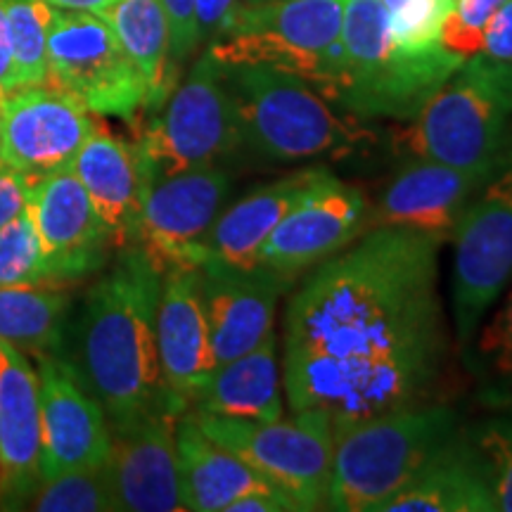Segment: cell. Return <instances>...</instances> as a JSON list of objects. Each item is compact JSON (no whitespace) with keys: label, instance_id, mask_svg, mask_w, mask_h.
<instances>
[{"label":"cell","instance_id":"1","mask_svg":"<svg viewBox=\"0 0 512 512\" xmlns=\"http://www.w3.org/2000/svg\"><path fill=\"white\" fill-rule=\"evenodd\" d=\"M441 245L422 230L373 228L316 266L285 313L292 413L323 411L335 432L425 399L446 354Z\"/></svg>","mask_w":512,"mask_h":512},{"label":"cell","instance_id":"2","mask_svg":"<svg viewBox=\"0 0 512 512\" xmlns=\"http://www.w3.org/2000/svg\"><path fill=\"white\" fill-rule=\"evenodd\" d=\"M162 271L143 247L119 256L88 290L62 358L91 392L107 422L124 427L150 413H185L166 387L157 349V304Z\"/></svg>","mask_w":512,"mask_h":512},{"label":"cell","instance_id":"3","mask_svg":"<svg viewBox=\"0 0 512 512\" xmlns=\"http://www.w3.org/2000/svg\"><path fill=\"white\" fill-rule=\"evenodd\" d=\"M223 76L238 112L242 155L268 164H297L349 155L373 143L375 136L361 119L342 117L299 76L264 64H233L223 67Z\"/></svg>","mask_w":512,"mask_h":512},{"label":"cell","instance_id":"4","mask_svg":"<svg viewBox=\"0 0 512 512\" xmlns=\"http://www.w3.org/2000/svg\"><path fill=\"white\" fill-rule=\"evenodd\" d=\"M342 74L332 105L358 119L411 121L465 57L444 43L408 50L394 41L382 0H347L342 17Z\"/></svg>","mask_w":512,"mask_h":512},{"label":"cell","instance_id":"5","mask_svg":"<svg viewBox=\"0 0 512 512\" xmlns=\"http://www.w3.org/2000/svg\"><path fill=\"white\" fill-rule=\"evenodd\" d=\"M460 427L444 403H413L335 430L328 510L380 512Z\"/></svg>","mask_w":512,"mask_h":512},{"label":"cell","instance_id":"6","mask_svg":"<svg viewBox=\"0 0 512 512\" xmlns=\"http://www.w3.org/2000/svg\"><path fill=\"white\" fill-rule=\"evenodd\" d=\"M347 0H235L207 53L223 67L264 64L299 76L335 98L342 74V17Z\"/></svg>","mask_w":512,"mask_h":512},{"label":"cell","instance_id":"7","mask_svg":"<svg viewBox=\"0 0 512 512\" xmlns=\"http://www.w3.org/2000/svg\"><path fill=\"white\" fill-rule=\"evenodd\" d=\"M512 121V62L482 53L463 64L396 136L408 155L458 169H494Z\"/></svg>","mask_w":512,"mask_h":512},{"label":"cell","instance_id":"8","mask_svg":"<svg viewBox=\"0 0 512 512\" xmlns=\"http://www.w3.org/2000/svg\"><path fill=\"white\" fill-rule=\"evenodd\" d=\"M147 181L242 155V133L223 67L207 50L136 138Z\"/></svg>","mask_w":512,"mask_h":512},{"label":"cell","instance_id":"9","mask_svg":"<svg viewBox=\"0 0 512 512\" xmlns=\"http://www.w3.org/2000/svg\"><path fill=\"white\" fill-rule=\"evenodd\" d=\"M192 415L211 441L292 496L302 512L328 510L335 434L323 411H299L290 420Z\"/></svg>","mask_w":512,"mask_h":512},{"label":"cell","instance_id":"10","mask_svg":"<svg viewBox=\"0 0 512 512\" xmlns=\"http://www.w3.org/2000/svg\"><path fill=\"white\" fill-rule=\"evenodd\" d=\"M451 304L463 351L512 278V133L453 233Z\"/></svg>","mask_w":512,"mask_h":512},{"label":"cell","instance_id":"11","mask_svg":"<svg viewBox=\"0 0 512 512\" xmlns=\"http://www.w3.org/2000/svg\"><path fill=\"white\" fill-rule=\"evenodd\" d=\"M48 86L91 114L131 121L145 107V81L102 15L57 10L48 31Z\"/></svg>","mask_w":512,"mask_h":512},{"label":"cell","instance_id":"12","mask_svg":"<svg viewBox=\"0 0 512 512\" xmlns=\"http://www.w3.org/2000/svg\"><path fill=\"white\" fill-rule=\"evenodd\" d=\"M230 190L221 164L197 166L162 176L147 185L133 245L159 266L200 268L209 259L207 238Z\"/></svg>","mask_w":512,"mask_h":512},{"label":"cell","instance_id":"13","mask_svg":"<svg viewBox=\"0 0 512 512\" xmlns=\"http://www.w3.org/2000/svg\"><path fill=\"white\" fill-rule=\"evenodd\" d=\"M93 128V114L60 88H17L0 98V164L29 183L72 169Z\"/></svg>","mask_w":512,"mask_h":512},{"label":"cell","instance_id":"14","mask_svg":"<svg viewBox=\"0 0 512 512\" xmlns=\"http://www.w3.org/2000/svg\"><path fill=\"white\" fill-rule=\"evenodd\" d=\"M27 211L41 242L48 287L98 273L112 249H117L112 230L100 219L72 169L31 183Z\"/></svg>","mask_w":512,"mask_h":512},{"label":"cell","instance_id":"15","mask_svg":"<svg viewBox=\"0 0 512 512\" xmlns=\"http://www.w3.org/2000/svg\"><path fill=\"white\" fill-rule=\"evenodd\" d=\"M370 230V202L356 185L328 174L306 192L261 245L256 264L299 278Z\"/></svg>","mask_w":512,"mask_h":512},{"label":"cell","instance_id":"16","mask_svg":"<svg viewBox=\"0 0 512 512\" xmlns=\"http://www.w3.org/2000/svg\"><path fill=\"white\" fill-rule=\"evenodd\" d=\"M297 283L294 275L268 266H230L207 259L200 266V297L216 366L233 361L273 330L280 297Z\"/></svg>","mask_w":512,"mask_h":512},{"label":"cell","instance_id":"17","mask_svg":"<svg viewBox=\"0 0 512 512\" xmlns=\"http://www.w3.org/2000/svg\"><path fill=\"white\" fill-rule=\"evenodd\" d=\"M41 479L102 467L110 453V422L62 356H41Z\"/></svg>","mask_w":512,"mask_h":512},{"label":"cell","instance_id":"18","mask_svg":"<svg viewBox=\"0 0 512 512\" xmlns=\"http://www.w3.org/2000/svg\"><path fill=\"white\" fill-rule=\"evenodd\" d=\"M181 415L150 413L124 427H112L110 453L102 467L112 489L114 510H185L176 453V422Z\"/></svg>","mask_w":512,"mask_h":512},{"label":"cell","instance_id":"19","mask_svg":"<svg viewBox=\"0 0 512 512\" xmlns=\"http://www.w3.org/2000/svg\"><path fill=\"white\" fill-rule=\"evenodd\" d=\"M494 169H458L411 155L384 183L377 202L370 204V230L413 228L448 242L467 204Z\"/></svg>","mask_w":512,"mask_h":512},{"label":"cell","instance_id":"20","mask_svg":"<svg viewBox=\"0 0 512 512\" xmlns=\"http://www.w3.org/2000/svg\"><path fill=\"white\" fill-rule=\"evenodd\" d=\"M41 482V396L31 358L0 339V510H24Z\"/></svg>","mask_w":512,"mask_h":512},{"label":"cell","instance_id":"21","mask_svg":"<svg viewBox=\"0 0 512 512\" xmlns=\"http://www.w3.org/2000/svg\"><path fill=\"white\" fill-rule=\"evenodd\" d=\"M157 349L166 387L190 411L200 387L216 368L200 297V268H169L162 273Z\"/></svg>","mask_w":512,"mask_h":512},{"label":"cell","instance_id":"22","mask_svg":"<svg viewBox=\"0 0 512 512\" xmlns=\"http://www.w3.org/2000/svg\"><path fill=\"white\" fill-rule=\"evenodd\" d=\"M72 171L86 188L100 219L112 230L117 249L133 245L150 185L136 145L95 124L74 159Z\"/></svg>","mask_w":512,"mask_h":512},{"label":"cell","instance_id":"23","mask_svg":"<svg viewBox=\"0 0 512 512\" xmlns=\"http://www.w3.org/2000/svg\"><path fill=\"white\" fill-rule=\"evenodd\" d=\"M328 174L325 166H309L247 192L233 207L221 211L211 226L207 238L209 259L230 266H256V256L268 235Z\"/></svg>","mask_w":512,"mask_h":512},{"label":"cell","instance_id":"24","mask_svg":"<svg viewBox=\"0 0 512 512\" xmlns=\"http://www.w3.org/2000/svg\"><path fill=\"white\" fill-rule=\"evenodd\" d=\"M380 512H496L494 496L463 425L382 503Z\"/></svg>","mask_w":512,"mask_h":512},{"label":"cell","instance_id":"25","mask_svg":"<svg viewBox=\"0 0 512 512\" xmlns=\"http://www.w3.org/2000/svg\"><path fill=\"white\" fill-rule=\"evenodd\" d=\"M176 453L185 510L226 512L242 496L278 489L245 460L211 441L192 411H185L176 422Z\"/></svg>","mask_w":512,"mask_h":512},{"label":"cell","instance_id":"26","mask_svg":"<svg viewBox=\"0 0 512 512\" xmlns=\"http://www.w3.org/2000/svg\"><path fill=\"white\" fill-rule=\"evenodd\" d=\"M190 411L247 420L283 418V373L275 332H268L247 354L211 370Z\"/></svg>","mask_w":512,"mask_h":512},{"label":"cell","instance_id":"27","mask_svg":"<svg viewBox=\"0 0 512 512\" xmlns=\"http://www.w3.org/2000/svg\"><path fill=\"white\" fill-rule=\"evenodd\" d=\"M145 81V110L157 112L174 91L171 36L162 0H117L102 15Z\"/></svg>","mask_w":512,"mask_h":512},{"label":"cell","instance_id":"28","mask_svg":"<svg viewBox=\"0 0 512 512\" xmlns=\"http://www.w3.org/2000/svg\"><path fill=\"white\" fill-rule=\"evenodd\" d=\"M67 332V294L46 285L0 287V339L29 358L62 356Z\"/></svg>","mask_w":512,"mask_h":512},{"label":"cell","instance_id":"29","mask_svg":"<svg viewBox=\"0 0 512 512\" xmlns=\"http://www.w3.org/2000/svg\"><path fill=\"white\" fill-rule=\"evenodd\" d=\"M465 349L467 368L491 408H512V292L505 304Z\"/></svg>","mask_w":512,"mask_h":512},{"label":"cell","instance_id":"30","mask_svg":"<svg viewBox=\"0 0 512 512\" xmlns=\"http://www.w3.org/2000/svg\"><path fill=\"white\" fill-rule=\"evenodd\" d=\"M17 88L48 83V31L55 8L43 0H5Z\"/></svg>","mask_w":512,"mask_h":512},{"label":"cell","instance_id":"31","mask_svg":"<svg viewBox=\"0 0 512 512\" xmlns=\"http://www.w3.org/2000/svg\"><path fill=\"white\" fill-rule=\"evenodd\" d=\"M475 448L496 512H512V408L465 427Z\"/></svg>","mask_w":512,"mask_h":512},{"label":"cell","instance_id":"32","mask_svg":"<svg viewBox=\"0 0 512 512\" xmlns=\"http://www.w3.org/2000/svg\"><path fill=\"white\" fill-rule=\"evenodd\" d=\"M38 512H107L114 510V498L105 467L69 470L41 479L27 505Z\"/></svg>","mask_w":512,"mask_h":512},{"label":"cell","instance_id":"33","mask_svg":"<svg viewBox=\"0 0 512 512\" xmlns=\"http://www.w3.org/2000/svg\"><path fill=\"white\" fill-rule=\"evenodd\" d=\"M46 285V266L29 211L0 228V287Z\"/></svg>","mask_w":512,"mask_h":512},{"label":"cell","instance_id":"34","mask_svg":"<svg viewBox=\"0 0 512 512\" xmlns=\"http://www.w3.org/2000/svg\"><path fill=\"white\" fill-rule=\"evenodd\" d=\"M389 12L394 41L408 50L441 46V27L448 12L437 0H382Z\"/></svg>","mask_w":512,"mask_h":512},{"label":"cell","instance_id":"35","mask_svg":"<svg viewBox=\"0 0 512 512\" xmlns=\"http://www.w3.org/2000/svg\"><path fill=\"white\" fill-rule=\"evenodd\" d=\"M505 0H458L441 27V43L460 57L477 55L486 24Z\"/></svg>","mask_w":512,"mask_h":512},{"label":"cell","instance_id":"36","mask_svg":"<svg viewBox=\"0 0 512 512\" xmlns=\"http://www.w3.org/2000/svg\"><path fill=\"white\" fill-rule=\"evenodd\" d=\"M166 19H169L171 36V64L176 72L190 60V55L202 46L200 31H197L195 0H162Z\"/></svg>","mask_w":512,"mask_h":512},{"label":"cell","instance_id":"37","mask_svg":"<svg viewBox=\"0 0 512 512\" xmlns=\"http://www.w3.org/2000/svg\"><path fill=\"white\" fill-rule=\"evenodd\" d=\"M479 53L491 57V60L512 62V0H505L501 8L491 15Z\"/></svg>","mask_w":512,"mask_h":512},{"label":"cell","instance_id":"38","mask_svg":"<svg viewBox=\"0 0 512 512\" xmlns=\"http://www.w3.org/2000/svg\"><path fill=\"white\" fill-rule=\"evenodd\" d=\"M29 188L27 178L0 164V228L27 209Z\"/></svg>","mask_w":512,"mask_h":512},{"label":"cell","instance_id":"39","mask_svg":"<svg viewBox=\"0 0 512 512\" xmlns=\"http://www.w3.org/2000/svg\"><path fill=\"white\" fill-rule=\"evenodd\" d=\"M235 0H195V15H197V31H200V41L209 43V38L216 34L221 22L226 19Z\"/></svg>","mask_w":512,"mask_h":512},{"label":"cell","instance_id":"40","mask_svg":"<svg viewBox=\"0 0 512 512\" xmlns=\"http://www.w3.org/2000/svg\"><path fill=\"white\" fill-rule=\"evenodd\" d=\"M17 91L15 83V62H12L10 43V22L5 12V0H0V98Z\"/></svg>","mask_w":512,"mask_h":512},{"label":"cell","instance_id":"41","mask_svg":"<svg viewBox=\"0 0 512 512\" xmlns=\"http://www.w3.org/2000/svg\"><path fill=\"white\" fill-rule=\"evenodd\" d=\"M43 3L53 5L57 10H79V12H95V15H105L117 0H43Z\"/></svg>","mask_w":512,"mask_h":512},{"label":"cell","instance_id":"42","mask_svg":"<svg viewBox=\"0 0 512 512\" xmlns=\"http://www.w3.org/2000/svg\"><path fill=\"white\" fill-rule=\"evenodd\" d=\"M437 3H439L441 8H444L446 12H451L453 8H456V3H458V0H437Z\"/></svg>","mask_w":512,"mask_h":512},{"label":"cell","instance_id":"43","mask_svg":"<svg viewBox=\"0 0 512 512\" xmlns=\"http://www.w3.org/2000/svg\"><path fill=\"white\" fill-rule=\"evenodd\" d=\"M242 3H268V0H242Z\"/></svg>","mask_w":512,"mask_h":512}]
</instances>
